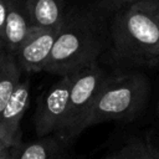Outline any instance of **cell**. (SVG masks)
Wrapping results in <instances>:
<instances>
[{
	"label": "cell",
	"mask_w": 159,
	"mask_h": 159,
	"mask_svg": "<svg viewBox=\"0 0 159 159\" xmlns=\"http://www.w3.org/2000/svg\"><path fill=\"white\" fill-rule=\"evenodd\" d=\"M109 46V25L103 15L89 7L73 6L66 12L43 72L65 76L98 61Z\"/></svg>",
	"instance_id": "6da1fadb"
},
{
	"label": "cell",
	"mask_w": 159,
	"mask_h": 159,
	"mask_svg": "<svg viewBox=\"0 0 159 159\" xmlns=\"http://www.w3.org/2000/svg\"><path fill=\"white\" fill-rule=\"evenodd\" d=\"M113 57L127 66L159 63V25L135 2L116 10L109 24Z\"/></svg>",
	"instance_id": "7a4b0ae2"
},
{
	"label": "cell",
	"mask_w": 159,
	"mask_h": 159,
	"mask_svg": "<svg viewBox=\"0 0 159 159\" xmlns=\"http://www.w3.org/2000/svg\"><path fill=\"white\" fill-rule=\"evenodd\" d=\"M150 92L147 76L139 71H125L108 75L80 132L107 120H132L143 111Z\"/></svg>",
	"instance_id": "3957f363"
},
{
	"label": "cell",
	"mask_w": 159,
	"mask_h": 159,
	"mask_svg": "<svg viewBox=\"0 0 159 159\" xmlns=\"http://www.w3.org/2000/svg\"><path fill=\"white\" fill-rule=\"evenodd\" d=\"M107 76L108 73L101 67L98 61L92 62L75 73L70 89L66 118L62 129L56 134L66 145L81 134V123L93 104Z\"/></svg>",
	"instance_id": "277c9868"
},
{
	"label": "cell",
	"mask_w": 159,
	"mask_h": 159,
	"mask_svg": "<svg viewBox=\"0 0 159 159\" xmlns=\"http://www.w3.org/2000/svg\"><path fill=\"white\" fill-rule=\"evenodd\" d=\"M73 77L75 73L60 76L58 81L48 87L39 98L34 118L37 137L58 134L62 129Z\"/></svg>",
	"instance_id": "5b68a950"
},
{
	"label": "cell",
	"mask_w": 159,
	"mask_h": 159,
	"mask_svg": "<svg viewBox=\"0 0 159 159\" xmlns=\"http://www.w3.org/2000/svg\"><path fill=\"white\" fill-rule=\"evenodd\" d=\"M58 29L32 27L29 36L14 53L22 75L42 72L55 45Z\"/></svg>",
	"instance_id": "8992f818"
},
{
	"label": "cell",
	"mask_w": 159,
	"mask_h": 159,
	"mask_svg": "<svg viewBox=\"0 0 159 159\" xmlns=\"http://www.w3.org/2000/svg\"><path fill=\"white\" fill-rule=\"evenodd\" d=\"M30 106V78L19 82L0 116V140L9 148L21 142V120Z\"/></svg>",
	"instance_id": "52a82bcc"
},
{
	"label": "cell",
	"mask_w": 159,
	"mask_h": 159,
	"mask_svg": "<svg viewBox=\"0 0 159 159\" xmlns=\"http://www.w3.org/2000/svg\"><path fill=\"white\" fill-rule=\"evenodd\" d=\"M32 26L26 10L25 0H9L2 40L7 52L15 53L31 32Z\"/></svg>",
	"instance_id": "ba28073f"
},
{
	"label": "cell",
	"mask_w": 159,
	"mask_h": 159,
	"mask_svg": "<svg viewBox=\"0 0 159 159\" xmlns=\"http://www.w3.org/2000/svg\"><path fill=\"white\" fill-rule=\"evenodd\" d=\"M26 10L32 27L58 29L66 17L63 0H25Z\"/></svg>",
	"instance_id": "9c48e42d"
},
{
	"label": "cell",
	"mask_w": 159,
	"mask_h": 159,
	"mask_svg": "<svg viewBox=\"0 0 159 159\" xmlns=\"http://www.w3.org/2000/svg\"><path fill=\"white\" fill-rule=\"evenodd\" d=\"M66 144L56 134L39 137L37 140L19 142L12 145L10 159H61Z\"/></svg>",
	"instance_id": "30bf717a"
},
{
	"label": "cell",
	"mask_w": 159,
	"mask_h": 159,
	"mask_svg": "<svg viewBox=\"0 0 159 159\" xmlns=\"http://www.w3.org/2000/svg\"><path fill=\"white\" fill-rule=\"evenodd\" d=\"M21 75L15 55L4 52L0 57V116L21 81Z\"/></svg>",
	"instance_id": "8fae6325"
},
{
	"label": "cell",
	"mask_w": 159,
	"mask_h": 159,
	"mask_svg": "<svg viewBox=\"0 0 159 159\" xmlns=\"http://www.w3.org/2000/svg\"><path fill=\"white\" fill-rule=\"evenodd\" d=\"M150 147L152 143L145 139H133L122 147L118 152L108 155L104 159H143Z\"/></svg>",
	"instance_id": "7c38bea8"
},
{
	"label": "cell",
	"mask_w": 159,
	"mask_h": 159,
	"mask_svg": "<svg viewBox=\"0 0 159 159\" xmlns=\"http://www.w3.org/2000/svg\"><path fill=\"white\" fill-rule=\"evenodd\" d=\"M135 4L140 9L147 11L159 25V0H140Z\"/></svg>",
	"instance_id": "4fadbf2b"
},
{
	"label": "cell",
	"mask_w": 159,
	"mask_h": 159,
	"mask_svg": "<svg viewBox=\"0 0 159 159\" xmlns=\"http://www.w3.org/2000/svg\"><path fill=\"white\" fill-rule=\"evenodd\" d=\"M137 1H140V0H103L101 7L106 9V10H114L116 11L122 6H125V5H129V4H134Z\"/></svg>",
	"instance_id": "5bb4252c"
},
{
	"label": "cell",
	"mask_w": 159,
	"mask_h": 159,
	"mask_svg": "<svg viewBox=\"0 0 159 159\" xmlns=\"http://www.w3.org/2000/svg\"><path fill=\"white\" fill-rule=\"evenodd\" d=\"M7 10H9V0H0V37L1 39L4 35V27H5Z\"/></svg>",
	"instance_id": "9a60e30c"
},
{
	"label": "cell",
	"mask_w": 159,
	"mask_h": 159,
	"mask_svg": "<svg viewBox=\"0 0 159 159\" xmlns=\"http://www.w3.org/2000/svg\"><path fill=\"white\" fill-rule=\"evenodd\" d=\"M143 159H159V145H153L148 150L147 155Z\"/></svg>",
	"instance_id": "2e32d148"
},
{
	"label": "cell",
	"mask_w": 159,
	"mask_h": 159,
	"mask_svg": "<svg viewBox=\"0 0 159 159\" xmlns=\"http://www.w3.org/2000/svg\"><path fill=\"white\" fill-rule=\"evenodd\" d=\"M11 157V149L10 148H6L1 154H0V159H10Z\"/></svg>",
	"instance_id": "e0dca14e"
},
{
	"label": "cell",
	"mask_w": 159,
	"mask_h": 159,
	"mask_svg": "<svg viewBox=\"0 0 159 159\" xmlns=\"http://www.w3.org/2000/svg\"><path fill=\"white\" fill-rule=\"evenodd\" d=\"M4 52H6V47H5V42H4V40L0 37V57L2 56Z\"/></svg>",
	"instance_id": "ac0fdd59"
},
{
	"label": "cell",
	"mask_w": 159,
	"mask_h": 159,
	"mask_svg": "<svg viewBox=\"0 0 159 159\" xmlns=\"http://www.w3.org/2000/svg\"><path fill=\"white\" fill-rule=\"evenodd\" d=\"M6 148H9V147H6V145H5V144H4V143L0 140V154H1V153H2V152L6 149Z\"/></svg>",
	"instance_id": "d6986e66"
},
{
	"label": "cell",
	"mask_w": 159,
	"mask_h": 159,
	"mask_svg": "<svg viewBox=\"0 0 159 159\" xmlns=\"http://www.w3.org/2000/svg\"><path fill=\"white\" fill-rule=\"evenodd\" d=\"M158 116H159V103H158Z\"/></svg>",
	"instance_id": "ffe728a7"
},
{
	"label": "cell",
	"mask_w": 159,
	"mask_h": 159,
	"mask_svg": "<svg viewBox=\"0 0 159 159\" xmlns=\"http://www.w3.org/2000/svg\"><path fill=\"white\" fill-rule=\"evenodd\" d=\"M61 159H65V158H61Z\"/></svg>",
	"instance_id": "44dd1931"
}]
</instances>
